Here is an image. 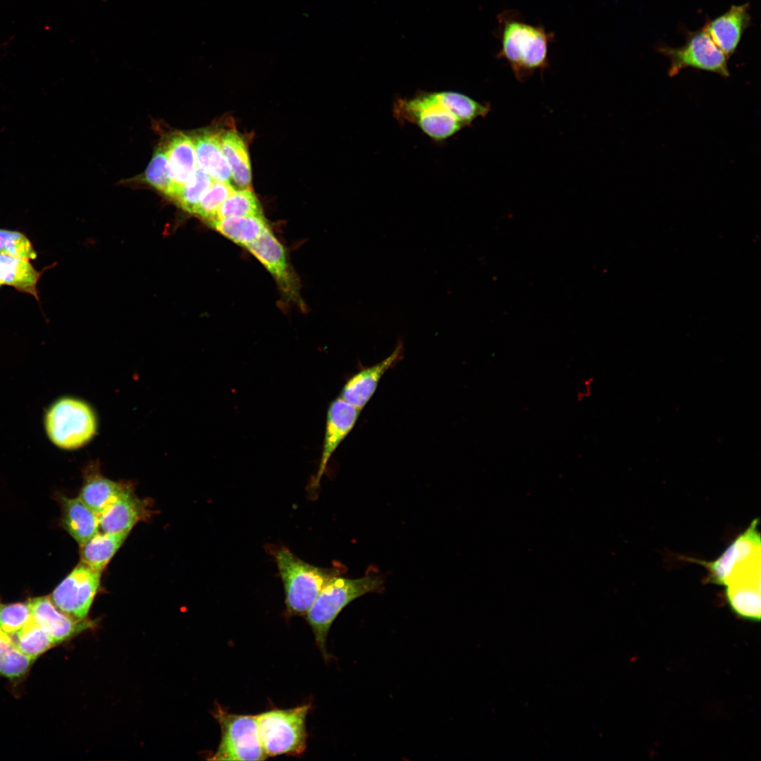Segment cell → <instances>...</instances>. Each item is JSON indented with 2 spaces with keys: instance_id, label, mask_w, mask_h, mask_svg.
I'll use <instances>...</instances> for the list:
<instances>
[{
  "instance_id": "1",
  "label": "cell",
  "mask_w": 761,
  "mask_h": 761,
  "mask_svg": "<svg viewBox=\"0 0 761 761\" xmlns=\"http://www.w3.org/2000/svg\"><path fill=\"white\" fill-rule=\"evenodd\" d=\"M395 118L417 126L436 142H442L488 113L485 102L454 91H419L397 98L392 106Z\"/></svg>"
},
{
  "instance_id": "2",
  "label": "cell",
  "mask_w": 761,
  "mask_h": 761,
  "mask_svg": "<svg viewBox=\"0 0 761 761\" xmlns=\"http://www.w3.org/2000/svg\"><path fill=\"white\" fill-rule=\"evenodd\" d=\"M497 19L496 34L501 45L497 58L508 63L519 82L526 81L536 70L543 74L548 66V48L554 34L541 25L525 22L516 11H503Z\"/></svg>"
},
{
  "instance_id": "3",
  "label": "cell",
  "mask_w": 761,
  "mask_h": 761,
  "mask_svg": "<svg viewBox=\"0 0 761 761\" xmlns=\"http://www.w3.org/2000/svg\"><path fill=\"white\" fill-rule=\"evenodd\" d=\"M382 586L383 580L376 575L354 579L335 575L324 585L305 614L324 660H328L326 641L330 628L340 612L355 599L377 592Z\"/></svg>"
},
{
  "instance_id": "4",
  "label": "cell",
  "mask_w": 761,
  "mask_h": 761,
  "mask_svg": "<svg viewBox=\"0 0 761 761\" xmlns=\"http://www.w3.org/2000/svg\"><path fill=\"white\" fill-rule=\"evenodd\" d=\"M269 550L283 584L287 614L305 615L322 588L337 573L334 569L303 561L286 547L270 545Z\"/></svg>"
},
{
  "instance_id": "5",
  "label": "cell",
  "mask_w": 761,
  "mask_h": 761,
  "mask_svg": "<svg viewBox=\"0 0 761 761\" xmlns=\"http://www.w3.org/2000/svg\"><path fill=\"white\" fill-rule=\"evenodd\" d=\"M311 705L276 709L255 715L260 741L267 757L299 755L306 748V719Z\"/></svg>"
},
{
  "instance_id": "6",
  "label": "cell",
  "mask_w": 761,
  "mask_h": 761,
  "mask_svg": "<svg viewBox=\"0 0 761 761\" xmlns=\"http://www.w3.org/2000/svg\"><path fill=\"white\" fill-rule=\"evenodd\" d=\"M46 430L50 440L65 450L80 448L96 435L98 419L87 402L74 397L56 401L46 416Z\"/></svg>"
},
{
  "instance_id": "7",
  "label": "cell",
  "mask_w": 761,
  "mask_h": 761,
  "mask_svg": "<svg viewBox=\"0 0 761 761\" xmlns=\"http://www.w3.org/2000/svg\"><path fill=\"white\" fill-rule=\"evenodd\" d=\"M214 717L221 727V741L211 760H264L255 715L229 713L217 706Z\"/></svg>"
},
{
  "instance_id": "8",
  "label": "cell",
  "mask_w": 761,
  "mask_h": 761,
  "mask_svg": "<svg viewBox=\"0 0 761 761\" xmlns=\"http://www.w3.org/2000/svg\"><path fill=\"white\" fill-rule=\"evenodd\" d=\"M657 51L670 61L669 77L676 75L686 68L705 70L728 78V57L715 45L709 35L702 29L688 32L686 43L674 48L667 44L658 46Z\"/></svg>"
},
{
  "instance_id": "9",
  "label": "cell",
  "mask_w": 761,
  "mask_h": 761,
  "mask_svg": "<svg viewBox=\"0 0 761 761\" xmlns=\"http://www.w3.org/2000/svg\"><path fill=\"white\" fill-rule=\"evenodd\" d=\"M101 571L80 562L54 589L50 598L63 613L86 619L100 584Z\"/></svg>"
},
{
  "instance_id": "10",
  "label": "cell",
  "mask_w": 761,
  "mask_h": 761,
  "mask_svg": "<svg viewBox=\"0 0 761 761\" xmlns=\"http://www.w3.org/2000/svg\"><path fill=\"white\" fill-rule=\"evenodd\" d=\"M758 524L759 519H753L748 527L714 561L693 559L691 560L706 568V582L724 586L735 567L756 553L760 552L761 540Z\"/></svg>"
},
{
  "instance_id": "11",
  "label": "cell",
  "mask_w": 761,
  "mask_h": 761,
  "mask_svg": "<svg viewBox=\"0 0 761 761\" xmlns=\"http://www.w3.org/2000/svg\"><path fill=\"white\" fill-rule=\"evenodd\" d=\"M360 412L361 410L340 397L329 404L321 459L315 477L310 485L311 488L316 490L319 486L330 459L354 427Z\"/></svg>"
},
{
  "instance_id": "12",
  "label": "cell",
  "mask_w": 761,
  "mask_h": 761,
  "mask_svg": "<svg viewBox=\"0 0 761 761\" xmlns=\"http://www.w3.org/2000/svg\"><path fill=\"white\" fill-rule=\"evenodd\" d=\"M246 249L270 272L290 298L298 296L297 282L290 268L285 250L271 230L267 228Z\"/></svg>"
},
{
  "instance_id": "13",
  "label": "cell",
  "mask_w": 761,
  "mask_h": 761,
  "mask_svg": "<svg viewBox=\"0 0 761 761\" xmlns=\"http://www.w3.org/2000/svg\"><path fill=\"white\" fill-rule=\"evenodd\" d=\"M33 620L54 641L63 643L92 627L93 621L77 619L58 609L48 596L29 599L27 602Z\"/></svg>"
},
{
  "instance_id": "14",
  "label": "cell",
  "mask_w": 761,
  "mask_h": 761,
  "mask_svg": "<svg viewBox=\"0 0 761 761\" xmlns=\"http://www.w3.org/2000/svg\"><path fill=\"white\" fill-rule=\"evenodd\" d=\"M402 356L403 345L399 343L384 359L370 366L363 367L350 376L343 385L339 397L361 411L374 395L383 375Z\"/></svg>"
},
{
  "instance_id": "15",
  "label": "cell",
  "mask_w": 761,
  "mask_h": 761,
  "mask_svg": "<svg viewBox=\"0 0 761 761\" xmlns=\"http://www.w3.org/2000/svg\"><path fill=\"white\" fill-rule=\"evenodd\" d=\"M749 4L733 5L724 14L709 21L704 30L715 45L729 58L736 50L750 23Z\"/></svg>"
},
{
  "instance_id": "16",
  "label": "cell",
  "mask_w": 761,
  "mask_h": 761,
  "mask_svg": "<svg viewBox=\"0 0 761 761\" xmlns=\"http://www.w3.org/2000/svg\"><path fill=\"white\" fill-rule=\"evenodd\" d=\"M149 514L146 502L134 495L130 486L99 514V530L108 533L130 532Z\"/></svg>"
},
{
  "instance_id": "17",
  "label": "cell",
  "mask_w": 761,
  "mask_h": 761,
  "mask_svg": "<svg viewBox=\"0 0 761 761\" xmlns=\"http://www.w3.org/2000/svg\"><path fill=\"white\" fill-rule=\"evenodd\" d=\"M166 146L171 182L168 197L173 198L197 169L193 139L183 133L173 135Z\"/></svg>"
},
{
  "instance_id": "18",
  "label": "cell",
  "mask_w": 761,
  "mask_h": 761,
  "mask_svg": "<svg viewBox=\"0 0 761 761\" xmlns=\"http://www.w3.org/2000/svg\"><path fill=\"white\" fill-rule=\"evenodd\" d=\"M220 135L204 131L193 139L197 164L213 180L231 184V171L221 149Z\"/></svg>"
},
{
  "instance_id": "19",
  "label": "cell",
  "mask_w": 761,
  "mask_h": 761,
  "mask_svg": "<svg viewBox=\"0 0 761 761\" xmlns=\"http://www.w3.org/2000/svg\"><path fill=\"white\" fill-rule=\"evenodd\" d=\"M62 525L80 545L89 540L99 530V515L79 497H61Z\"/></svg>"
},
{
  "instance_id": "20",
  "label": "cell",
  "mask_w": 761,
  "mask_h": 761,
  "mask_svg": "<svg viewBox=\"0 0 761 761\" xmlns=\"http://www.w3.org/2000/svg\"><path fill=\"white\" fill-rule=\"evenodd\" d=\"M130 485L104 477L95 466L85 474L79 497L99 516Z\"/></svg>"
},
{
  "instance_id": "21",
  "label": "cell",
  "mask_w": 761,
  "mask_h": 761,
  "mask_svg": "<svg viewBox=\"0 0 761 761\" xmlns=\"http://www.w3.org/2000/svg\"><path fill=\"white\" fill-rule=\"evenodd\" d=\"M43 272L36 270L28 259L0 254L2 284L31 295L37 300H39L37 285Z\"/></svg>"
},
{
  "instance_id": "22",
  "label": "cell",
  "mask_w": 761,
  "mask_h": 761,
  "mask_svg": "<svg viewBox=\"0 0 761 761\" xmlns=\"http://www.w3.org/2000/svg\"><path fill=\"white\" fill-rule=\"evenodd\" d=\"M209 223L221 235L245 248L268 228L264 215L228 217Z\"/></svg>"
},
{
  "instance_id": "23",
  "label": "cell",
  "mask_w": 761,
  "mask_h": 761,
  "mask_svg": "<svg viewBox=\"0 0 761 761\" xmlns=\"http://www.w3.org/2000/svg\"><path fill=\"white\" fill-rule=\"evenodd\" d=\"M221 146L231 171L232 179L240 189L251 187L252 171L247 146L235 131L220 135Z\"/></svg>"
},
{
  "instance_id": "24",
  "label": "cell",
  "mask_w": 761,
  "mask_h": 761,
  "mask_svg": "<svg viewBox=\"0 0 761 761\" xmlns=\"http://www.w3.org/2000/svg\"><path fill=\"white\" fill-rule=\"evenodd\" d=\"M725 598L734 614L750 621L760 620V581H746L725 586Z\"/></svg>"
},
{
  "instance_id": "25",
  "label": "cell",
  "mask_w": 761,
  "mask_h": 761,
  "mask_svg": "<svg viewBox=\"0 0 761 761\" xmlns=\"http://www.w3.org/2000/svg\"><path fill=\"white\" fill-rule=\"evenodd\" d=\"M129 533H108L99 531L89 540L80 545V562L101 571L122 545Z\"/></svg>"
},
{
  "instance_id": "26",
  "label": "cell",
  "mask_w": 761,
  "mask_h": 761,
  "mask_svg": "<svg viewBox=\"0 0 761 761\" xmlns=\"http://www.w3.org/2000/svg\"><path fill=\"white\" fill-rule=\"evenodd\" d=\"M7 633L19 650L35 659L56 645L52 638L32 618L19 630Z\"/></svg>"
},
{
  "instance_id": "27",
  "label": "cell",
  "mask_w": 761,
  "mask_h": 761,
  "mask_svg": "<svg viewBox=\"0 0 761 761\" xmlns=\"http://www.w3.org/2000/svg\"><path fill=\"white\" fill-rule=\"evenodd\" d=\"M36 659L19 650L0 629V676L16 679L25 676Z\"/></svg>"
},
{
  "instance_id": "28",
  "label": "cell",
  "mask_w": 761,
  "mask_h": 761,
  "mask_svg": "<svg viewBox=\"0 0 761 761\" xmlns=\"http://www.w3.org/2000/svg\"><path fill=\"white\" fill-rule=\"evenodd\" d=\"M249 216H263V212L252 189L247 187L235 190L220 206L214 220Z\"/></svg>"
},
{
  "instance_id": "29",
  "label": "cell",
  "mask_w": 761,
  "mask_h": 761,
  "mask_svg": "<svg viewBox=\"0 0 761 761\" xmlns=\"http://www.w3.org/2000/svg\"><path fill=\"white\" fill-rule=\"evenodd\" d=\"M213 181L209 175L197 168L173 199L182 209L194 214L198 204Z\"/></svg>"
},
{
  "instance_id": "30",
  "label": "cell",
  "mask_w": 761,
  "mask_h": 761,
  "mask_svg": "<svg viewBox=\"0 0 761 761\" xmlns=\"http://www.w3.org/2000/svg\"><path fill=\"white\" fill-rule=\"evenodd\" d=\"M235 190L234 187L229 182L214 180L194 214L208 222L213 221L220 206Z\"/></svg>"
},
{
  "instance_id": "31",
  "label": "cell",
  "mask_w": 761,
  "mask_h": 761,
  "mask_svg": "<svg viewBox=\"0 0 761 761\" xmlns=\"http://www.w3.org/2000/svg\"><path fill=\"white\" fill-rule=\"evenodd\" d=\"M0 254L35 259L37 252L27 237L19 231L0 228Z\"/></svg>"
},
{
  "instance_id": "32",
  "label": "cell",
  "mask_w": 761,
  "mask_h": 761,
  "mask_svg": "<svg viewBox=\"0 0 761 761\" xmlns=\"http://www.w3.org/2000/svg\"><path fill=\"white\" fill-rule=\"evenodd\" d=\"M146 181L168 196L171 182L168 173L166 146L157 148L144 174Z\"/></svg>"
},
{
  "instance_id": "33",
  "label": "cell",
  "mask_w": 761,
  "mask_h": 761,
  "mask_svg": "<svg viewBox=\"0 0 761 761\" xmlns=\"http://www.w3.org/2000/svg\"><path fill=\"white\" fill-rule=\"evenodd\" d=\"M27 602L4 604L0 602V629L6 633L19 630L31 619Z\"/></svg>"
},
{
  "instance_id": "34",
  "label": "cell",
  "mask_w": 761,
  "mask_h": 761,
  "mask_svg": "<svg viewBox=\"0 0 761 761\" xmlns=\"http://www.w3.org/2000/svg\"><path fill=\"white\" fill-rule=\"evenodd\" d=\"M2 285H3V284H2V283H1V279H0V286H1Z\"/></svg>"
}]
</instances>
